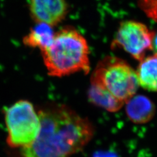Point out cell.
<instances>
[{"instance_id": "6da1fadb", "label": "cell", "mask_w": 157, "mask_h": 157, "mask_svg": "<svg viewBox=\"0 0 157 157\" xmlns=\"http://www.w3.org/2000/svg\"><path fill=\"white\" fill-rule=\"evenodd\" d=\"M39 133L30 145L21 148L22 157H71L92 139L93 124L71 108L50 104L37 111Z\"/></svg>"}, {"instance_id": "7a4b0ae2", "label": "cell", "mask_w": 157, "mask_h": 157, "mask_svg": "<svg viewBox=\"0 0 157 157\" xmlns=\"http://www.w3.org/2000/svg\"><path fill=\"white\" fill-rule=\"evenodd\" d=\"M51 76L62 77L90 71L89 48L86 40L74 29H62L54 34L50 44L41 51Z\"/></svg>"}, {"instance_id": "3957f363", "label": "cell", "mask_w": 157, "mask_h": 157, "mask_svg": "<svg viewBox=\"0 0 157 157\" xmlns=\"http://www.w3.org/2000/svg\"><path fill=\"white\" fill-rule=\"evenodd\" d=\"M91 83L104 88L124 103L134 96L139 86L136 72L124 60L113 56H107L98 63Z\"/></svg>"}, {"instance_id": "277c9868", "label": "cell", "mask_w": 157, "mask_h": 157, "mask_svg": "<svg viewBox=\"0 0 157 157\" xmlns=\"http://www.w3.org/2000/svg\"><path fill=\"white\" fill-rule=\"evenodd\" d=\"M8 136L6 143L11 148H21L32 144L39 133L40 121L33 104L19 100L4 109Z\"/></svg>"}, {"instance_id": "5b68a950", "label": "cell", "mask_w": 157, "mask_h": 157, "mask_svg": "<svg viewBox=\"0 0 157 157\" xmlns=\"http://www.w3.org/2000/svg\"><path fill=\"white\" fill-rule=\"evenodd\" d=\"M154 34V32L141 23L125 21L118 28L112 46L122 47L140 61L148 51L152 50Z\"/></svg>"}, {"instance_id": "8992f818", "label": "cell", "mask_w": 157, "mask_h": 157, "mask_svg": "<svg viewBox=\"0 0 157 157\" xmlns=\"http://www.w3.org/2000/svg\"><path fill=\"white\" fill-rule=\"evenodd\" d=\"M30 15L36 23L53 27L61 22L67 12L65 0H28Z\"/></svg>"}, {"instance_id": "52a82bcc", "label": "cell", "mask_w": 157, "mask_h": 157, "mask_svg": "<svg viewBox=\"0 0 157 157\" xmlns=\"http://www.w3.org/2000/svg\"><path fill=\"white\" fill-rule=\"evenodd\" d=\"M126 103L127 116L135 124H146L150 122L155 115L154 104L144 95L133 96Z\"/></svg>"}, {"instance_id": "ba28073f", "label": "cell", "mask_w": 157, "mask_h": 157, "mask_svg": "<svg viewBox=\"0 0 157 157\" xmlns=\"http://www.w3.org/2000/svg\"><path fill=\"white\" fill-rule=\"evenodd\" d=\"M136 74L139 85L143 88L157 92V54L140 61Z\"/></svg>"}, {"instance_id": "9c48e42d", "label": "cell", "mask_w": 157, "mask_h": 157, "mask_svg": "<svg viewBox=\"0 0 157 157\" xmlns=\"http://www.w3.org/2000/svg\"><path fill=\"white\" fill-rule=\"evenodd\" d=\"M54 34L52 26L43 23H36L24 36L23 43L29 48L43 50L50 44Z\"/></svg>"}, {"instance_id": "30bf717a", "label": "cell", "mask_w": 157, "mask_h": 157, "mask_svg": "<svg viewBox=\"0 0 157 157\" xmlns=\"http://www.w3.org/2000/svg\"><path fill=\"white\" fill-rule=\"evenodd\" d=\"M88 97L92 104L109 112H117L124 104V102L118 100L108 90L93 83H91Z\"/></svg>"}, {"instance_id": "8fae6325", "label": "cell", "mask_w": 157, "mask_h": 157, "mask_svg": "<svg viewBox=\"0 0 157 157\" xmlns=\"http://www.w3.org/2000/svg\"><path fill=\"white\" fill-rule=\"evenodd\" d=\"M139 4L146 15L157 22V0H139Z\"/></svg>"}, {"instance_id": "7c38bea8", "label": "cell", "mask_w": 157, "mask_h": 157, "mask_svg": "<svg viewBox=\"0 0 157 157\" xmlns=\"http://www.w3.org/2000/svg\"><path fill=\"white\" fill-rule=\"evenodd\" d=\"M93 157H118L117 155L111 151H101L95 153Z\"/></svg>"}, {"instance_id": "4fadbf2b", "label": "cell", "mask_w": 157, "mask_h": 157, "mask_svg": "<svg viewBox=\"0 0 157 157\" xmlns=\"http://www.w3.org/2000/svg\"><path fill=\"white\" fill-rule=\"evenodd\" d=\"M152 49L155 51L157 54V33L154 34L152 41Z\"/></svg>"}]
</instances>
